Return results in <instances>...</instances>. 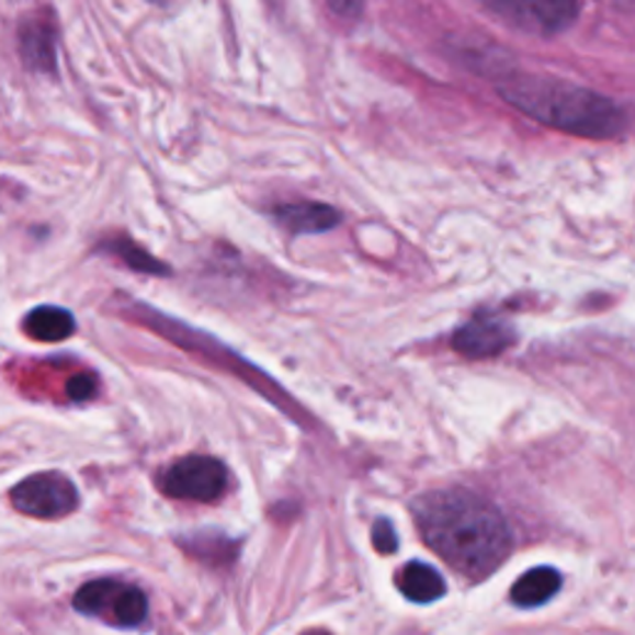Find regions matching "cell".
Returning a JSON list of instances; mask_svg holds the SVG:
<instances>
[{
  "instance_id": "cell-10",
  "label": "cell",
  "mask_w": 635,
  "mask_h": 635,
  "mask_svg": "<svg viewBox=\"0 0 635 635\" xmlns=\"http://www.w3.org/2000/svg\"><path fill=\"white\" fill-rule=\"evenodd\" d=\"M397 586H400L405 599L415 603H432L444 596V578L422 562L407 564L397 576Z\"/></svg>"
},
{
  "instance_id": "cell-7",
  "label": "cell",
  "mask_w": 635,
  "mask_h": 635,
  "mask_svg": "<svg viewBox=\"0 0 635 635\" xmlns=\"http://www.w3.org/2000/svg\"><path fill=\"white\" fill-rule=\"evenodd\" d=\"M21 58L27 70L55 72V50H58V33L53 18H25L21 25Z\"/></svg>"
},
{
  "instance_id": "cell-8",
  "label": "cell",
  "mask_w": 635,
  "mask_h": 635,
  "mask_svg": "<svg viewBox=\"0 0 635 635\" xmlns=\"http://www.w3.org/2000/svg\"><path fill=\"white\" fill-rule=\"evenodd\" d=\"M276 222L291 234H324L336 229L340 224V214L333 206L316 202H293L281 204L276 212Z\"/></svg>"
},
{
  "instance_id": "cell-2",
  "label": "cell",
  "mask_w": 635,
  "mask_h": 635,
  "mask_svg": "<svg viewBox=\"0 0 635 635\" xmlns=\"http://www.w3.org/2000/svg\"><path fill=\"white\" fill-rule=\"evenodd\" d=\"M499 94L524 115L574 137L619 139L628 129V117L621 104L548 75H514L499 82Z\"/></svg>"
},
{
  "instance_id": "cell-1",
  "label": "cell",
  "mask_w": 635,
  "mask_h": 635,
  "mask_svg": "<svg viewBox=\"0 0 635 635\" xmlns=\"http://www.w3.org/2000/svg\"><path fill=\"white\" fill-rule=\"evenodd\" d=\"M432 552L467 578H485L511 552V529L491 501L467 489L428 491L412 504Z\"/></svg>"
},
{
  "instance_id": "cell-11",
  "label": "cell",
  "mask_w": 635,
  "mask_h": 635,
  "mask_svg": "<svg viewBox=\"0 0 635 635\" xmlns=\"http://www.w3.org/2000/svg\"><path fill=\"white\" fill-rule=\"evenodd\" d=\"M558 589H562V576H558V571L548 566H538L526 571L514 583L511 601L521 605V609H534V605H542L552 599Z\"/></svg>"
},
{
  "instance_id": "cell-14",
  "label": "cell",
  "mask_w": 635,
  "mask_h": 635,
  "mask_svg": "<svg viewBox=\"0 0 635 635\" xmlns=\"http://www.w3.org/2000/svg\"><path fill=\"white\" fill-rule=\"evenodd\" d=\"M107 251L120 256L122 261L127 263L129 269L141 271V273H169L167 267H162L155 256H149L145 249H139L137 243H132L129 239H115L107 243Z\"/></svg>"
},
{
  "instance_id": "cell-16",
  "label": "cell",
  "mask_w": 635,
  "mask_h": 635,
  "mask_svg": "<svg viewBox=\"0 0 635 635\" xmlns=\"http://www.w3.org/2000/svg\"><path fill=\"white\" fill-rule=\"evenodd\" d=\"M98 390V381L92 375H75L68 383V397L75 402H84Z\"/></svg>"
},
{
  "instance_id": "cell-6",
  "label": "cell",
  "mask_w": 635,
  "mask_h": 635,
  "mask_svg": "<svg viewBox=\"0 0 635 635\" xmlns=\"http://www.w3.org/2000/svg\"><path fill=\"white\" fill-rule=\"evenodd\" d=\"M514 340L517 333L507 320L497 316H477L454 333L452 348L467 358L487 360L504 353L507 348L514 345Z\"/></svg>"
},
{
  "instance_id": "cell-15",
  "label": "cell",
  "mask_w": 635,
  "mask_h": 635,
  "mask_svg": "<svg viewBox=\"0 0 635 635\" xmlns=\"http://www.w3.org/2000/svg\"><path fill=\"white\" fill-rule=\"evenodd\" d=\"M373 546H375V552H381V554H395L397 552V534L387 519L375 521Z\"/></svg>"
},
{
  "instance_id": "cell-12",
  "label": "cell",
  "mask_w": 635,
  "mask_h": 635,
  "mask_svg": "<svg viewBox=\"0 0 635 635\" xmlns=\"http://www.w3.org/2000/svg\"><path fill=\"white\" fill-rule=\"evenodd\" d=\"M107 619L115 621L122 628H135L147 619V596L135 586H120L115 601L110 605Z\"/></svg>"
},
{
  "instance_id": "cell-9",
  "label": "cell",
  "mask_w": 635,
  "mask_h": 635,
  "mask_svg": "<svg viewBox=\"0 0 635 635\" xmlns=\"http://www.w3.org/2000/svg\"><path fill=\"white\" fill-rule=\"evenodd\" d=\"M25 333L41 343H60L75 333V318L70 310L58 306H41L31 310L23 320Z\"/></svg>"
},
{
  "instance_id": "cell-3",
  "label": "cell",
  "mask_w": 635,
  "mask_h": 635,
  "mask_svg": "<svg viewBox=\"0 0 635 635\" xmlns=\"http://www.w3.org/2000/svg\"><path fill=\"white\" fill-rule=\"evenodd\" d=\"M159 487L174 499L212 504V501L222 499L229 487V469L224 462L206 457V454H189L162 474Z\"/></svg>"
},
{
  "instance_id": "cell-4",
  "label": "cell",
  "mask_w": 635,
  "mask_h": 635,
  "mask_svg": "<svg viewBox=\"0 0 635 635\" xmlns=\"http://www.w3.org/2000/svg\"><path fill=\"white\" fill-rule=\"evenodd\" d=\"M11 501L21 514L35 519H63L78 509L80 495L65 474L41 472L23 479L11 491Z\"/></svg>"
},
{
  "instance_id": "cell-13",
  "label": "cell",
  "mask_w": 635,
  "mask_h": 635,
  "mask_svg": "<svg viewBox=\"0 0 635 635\" xmlns=\"http://www.w3.org/2000/svg\"><path fill=\"white\" fill-rule=\"evenodd\" d=\"M117 581H110V578H102V581H92L88 586L75 593V611H80L84 615H104L107 619L110 605L115 601V596L120 591Z\"/></svg>"
},
{
  "instance_id": "cell-5",
  "label": "cell",
  "mask_w": 635,
  "mask_h": 635,
  "mask_svg": "<svg viewBox=\"0 0 635 635\" xmlns=\"http://www.w3.org/2000/svg\"><path fill=\"white\" fill-rule=\"evenodd\" d=\"M487 8L519 31L536 35L564 33L581 13V5L571 0H504V3H489Z\"/></svg>"
}]
</instances>
